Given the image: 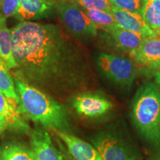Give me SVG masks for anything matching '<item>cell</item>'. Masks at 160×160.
Masks as SVG:
<instances>
[{
    "instance_id": "1",
    "label": "cell",
    "mask_w": 160,
    "mask_h": 160,
    "mask_svg": "<svg viewBox=\"0 0 160 160\" xmlns=\"http://www.w3.org/2000/svg\"><path fill=\"white\" fill-rule=\"evenodd\" d=\"M11 37L15 77L47 91L73 79L77 53L59 26L23 20Z\"/></svg>"
},
{
    "instance_id": "2",
    "label": "cell",
    "mask_w": 160,
    "mask_h": 160,
    "mask_svg": "<svg viewBox=\"0 0 160 160\" xmlns=\"http://www.w3.org/2000/svg\"><path fill=\"white\" fill-rule=\"evenodd\" d=\"M19 113L45 128L63 131L68 126L63 108L42 91L15 77Z\"/></svg>"
},
{
    "instance_id": "3",
    "label": "cell",
    "mask_w": 160,
    "mask_h": 160,
    "mask_svg": "<svg viewBox=\"0 0 160 160\" xmlns=\"http://www.w3.org/2000/svg\"><path fill=\"white\" fill-rule=\"evenodd\" d=\"M131 119L137 131L148 143L160 147V85L147 83L133 99Z\"/></svg>"
},
{
    "instance_id": "4",
    "label": "cell",
    "mask_w": 160,
    "mask_h": 160,
    "mask_svg": "<svg viewBox=\"0 0 160 160\" xmlns=\"http://www.w3.org/2000/svg\"><path fill=\"white\" fill-rule=\"evenodd\" d=\"M55 9L66 29L77 37H93L97 28L82 8L70 0L55 2Z\"/></svg>"
},
{
    "instance_id": "5",
    "label": "cell",
    "mask_w": 160,
    "mask_h": 160,
    "mask_svg": "<svg viewBox=\"0 0 160 160\" xmlns=\"http://www.w3.org/2000/svg\"><path fill=\"white\" fill-rule=\"evenodd\" d=\"M97 62L108 79L123 87L131 86L137 77V67L127 58L102 53Z\"/></svg>"
},
{
    "instance_id": "6",
    "label": "cell",
    "mask_w": 160,
    "mask_h": 160,
    "mask_svg": "<svg viewBox=\"0 0 160 160\" xmlns=\"http://www.w3.org/2000/svg\"><path fill=\"white\" fill-rule=\"evenodd\" d=\"M93 145L102 160H137L138 154L131 145L111 132L99 133L93 140Z\"/></svg>"
},
{
    "instance_id": "7",
    "label": "cell",
    "mask_w": 160,
    "mask_h": 160,
    "mask_svg": "<svg viewBox=\"0 0 160 160\" xmlns=\"http://www.w3.org/2000/svg\"><path fill=\"white\" fill-rule=\"evenodd\" d=\"M73 105L78 114L85 117H101L111 111L113 105L103 96L94 93H84L73 99Z\"/></svg>"
},
{
    "instance_id": "8",
    "label": "cell",
    "mask_w": 160,
    "mask_h": 160,
    "mask_svg": "<svg viewBox=\"0 0 160 160\" xmlns=\"http://www.w3.org/2000/svg\"><path fill=\"white\" fill-rule=\"evenodd\" d=\"M112 14L117 25L122 28L139 33L145 38L158 37L147 25L141 13L124 11L112 5Z\"/></svg>"
},
{
    "instance_id": "9",
    "label": "cell",
    "mask_w": 160,
    "mask_h": 160,
    "mask_svg": "<svg viewBox=\"0 0 160 160\" xmlns=\"http://www.w3.org/2000/svg\"><path fill=\"white\" fill-rule=\"evenodd\" d=\"M56 133L67 146L70 154L75 160H102L94 146L66 132L56 131Z\"/></svg>"
},
{
    "instance_id": "10",
    "label": "cell",
    "mask_w": 160,
    "mask_h": 160,
    "mask_svg": "<svg viewBox=\"0 0 160 160\" xmlns=\"http://www.w3.org/2000/svg\"><path fill=\"white\" fill-rule=\"evenodd\" d=\"M31 145L35 160H65L53 145L48 133L45 131L37 129L33 131Z\"/></svg>"
},
{
    "instance_id": "11",
    "label": "cell",
    "mask_w": 160,
    "mask_h": 160,
    "mask_svg": "<svg viewBox=\"0 0 160 160\" xmlns=\"http://www.w3.org/2000/svg\"><path fill=\"white\" fill-rule=\"evenodd\" d=\"M131 56L139 65L152 70L157 68L160 65V37L145 39Z\"/></svg>"
},
{
    "instance_id": "12",
    "label": "cell",
    "mask_w": 160,
    "mask_h": 160,
    "mask_svg": "<svg viewBox=\"0 0 160 160\" xmlns=\"http://www.w3.org/2000/svg\"><path fill=\"white\" fill-rule=\"evenodd\" d=\"M20 5L18 17L29 21L48 17L55 6L53 0H19Z\"/></svg>"
},
{
    "instance_id": "13",
    "label": "cell",
    "mask_w": 160,
    "mask_h": 160,
    "mask_svg": "<svg viewBox=\"0 0 160 160\" xmlns=\"http://www.w3.org/2000/svg\"><path fill=\"white\" fill-rule=\"evenodd\" d=\"M118 48L122 51L128 52L130 54L137 51L145 38L139 33H134L117 26L109 32Z\"/></svg>"
},
{
    "instance_id": "14",
    "label": "cell",
    "mask_w": 160,
    "mask_h": 160,
    "mask_svg": "<svg viewBox=\"0 0 160 160\" xmlns=\"http://www.w3.org/2000/svg\"><path fill=\"white\" fill-rule=\"evenodd\" d=\"M0 119L6 124L7 128L26 131L28 126L22 119L18 110L9 99L0 91Z\"/></svg>"
},
{
    "instance_id": "15",
    "label": "cell",
    "mask_w": 160,
    "mask_h": 160,
    "mask_svg": "<svg viewBox=\"0 0 160 160\" xmlns=\"http://www.w3.org/2000/svg\"><path fill=\"white\" fill-rule=\"evenodd\" d=\"M0 59L3 61L7 68L13 70L17 68L12 50L11 30L6 23V18L0 15Z\"/></svg>"
},
{
    "instance_id": "16",
    "label": "cell",
    "mask_w": 160,
    "mask_h": 160,
    "mask_svg": "<svg viewBox=\"0 0 160 160\" xmlns=\"http://www.w3.org/2000/svg\"><path fill=\"white\" fill-rule=\"evenodd\" d=\"M141 14L150 28L160 37V0H144Z\"/></svg>"
},
{
    "instance_id": "17",
    "label": "cell",
    "mask_w": 160,
    "mask_h": 160,
    "mask_svg": "<svg viewBox=\"0 0 160 160\" xmlns=\"http://www.w3.org/2000/svg\"><path fill=\"white\" fill-rule=\"evenodd\" d=\"M0 160H35L31 149L19 143L0 146Z\"/></svg>"
},
{
    "instance_id": "18",
    "label": "cell",
    "mask_w": 160,
    "mask_h": 160,
    "mask_svg": "<svg viewBox=\"0 0 160 160\" xmlns=\"http://www.w3.org/2000/svg\"><path fill=\"white\" fill-rule=\"evenodd\" d=\"M8 70L2 60L0 59V91L17 109L19 97L16 90L14 79L11 77Z\"/></svg>"
},
{
    "instance_id": "19",
    "label": "cell",
    "mask_w": 160,
    "mask_h": 160,
    "mask_svg": "<svg viewBox=\"0 0 160 160\" xmlns=\"http://www.w3.org/2000/svg\"><path fill=\"white\" fill-rule=\"evenodd\" d=\"M86 15L92 20L97 28L102 29L109 33L112 29L117 27V24L112 13L102 11H85Z\"/></svg>"
},
{
    "instance_id": "20",
    "label": "cell",
    "mask_w": 160,
    "mask_h": 160,
    "mask_svg": "<svg viewBox=\"0 0 160 160\" xmlns=\"http://www.w3.org/2000/svg\"><path fill=\"white\" fill-rule=\"evenodd\" d=\"M85 11H102L112 13V4L110 0H70Z\"/></svg>"
},
{
    "instance_id": "21",
    "label": "cell",
    "mask_w": 160,
    "mask_h": 160,
    "mask_svg": "<svg viewBox=\"0 0 160 160\" xmlns=\"http://www.w3.org/2000/svg\"><path fill=\"white\" fill-rule=\"evenodd\" d=\"M112 5L124 11L141 13L144 0H110Z\"/></svg>"
},
{
    "instance_id": "22",
    "label": "cell",
    "mask_w": 160,
    "mask_h": 160,
    "mask_svg": "<svg viewBox=\"0 0 160 160\" xmlns=\"http://www.w3.org/2000/svg\"><path fill=\"white\" fill-rule=\"evenodd\" d=\"M19 5V0H2L0 3V15L6 19L18 17Z\"/></svg>"
},
{
    "instance_id": "23",
    "label": "cell",
    "mask_w": 160,
    "mask_h": 160,
    "mask_svg": "<svg viewBox=\"0 0 160 160\" xmlns=\"http://www.w3.org/2000/svg\"><path fill=\"white\" fill-rule=\"evenodd\" d=\"M153 71H154V79L156 83L160 85V65Z\"/></svg>"
},
{
    "instance_id": "24",
    "label": "cell",
    "mask_w": 160,
    "mask_h": 160,
    "mask_svg": "<svg viewBox=\"0 0 160 160\" xmlns=\"http://www.w3.org/2000/svg\"><path fill=\"white\" fill-rule=\"evenodd\" d=\"M5 128H7V125H6V124L2 120L0 119V134L2 133V131Z\"/></svg>"
},
{
    "instance_id": "25",
    "label": "cell",
    "mask_w": 160,
    "mask_h": 160,
    "mask_svg": "<svg viewBox=\"0 0 160 160\" xmlns=\"http://www.w3.org/2000/svg\"><path fill=\"white\" fill-rule=\"evenodd\" d=\"M150 160H160V154L156 156V157H153L152 159H151Z\"/></svg>"
},
{
    "instance_id": "26",
    "label": "cell",
    "mask_w": 160,
    "mask_h": 160,
    "mask_svg": "<svg viewBox=\"0 0 160 160\" xmlns=\"http://www.w3.org/2000/svg\"><path fill=\"white\" fill-rule=\"evenodd\" d=\"M1 1H2V0H0V3H1Z\"/></svg>"
},
{
    "instance_id": "27",
    "label": "cell",
    "mask_w": 160,
    "mask_h": 160,
    "mask_svg": "<svg viewBox=\"0 0 160 160\" xmlns=\"http://www.w3.org/2000/svg\"><path fill=\"white\" fill-rule=\"evenodd\" d=\"M53 1H55V0H53Z\"/></svg>"
},
{
    "instance_id": "28",
    "label": "cell",
    "mask_w": 160,
    "mask_h": 160,
    "mask_svg": "<svg viewBox=\"0 0 160 160\" xmlns=\"http://www.w3.org/2000/svg\"></svg>"
}]
</instances>
